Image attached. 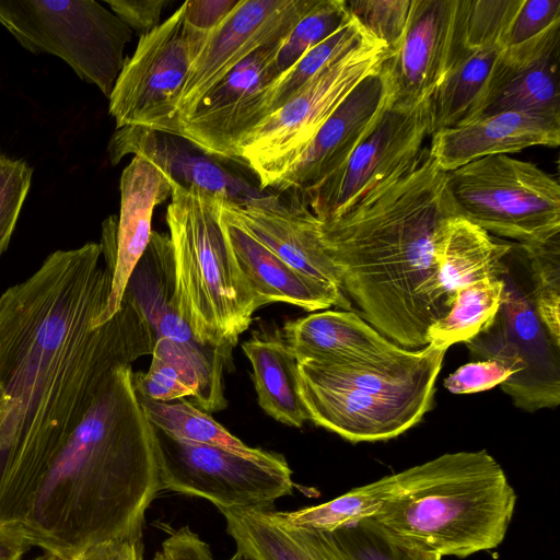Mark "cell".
Instances as JSON below:
<instances>
[{"instance_id":"60d3db41","label":"cell","mask_w":560,"mask_h":560,"mask_svg":"<svg viewBox=\"0 0 560 560\" xmlns=\"http://www.w3.org/2000/svg\"><path fill=\"white\" fill-rule=\"evenodd\" d=\"M560 22V0H523L516 11L503 48L525 43Z\"/></svg>"},{"instance_id":"8992f818","label":"cell","mask_w":560,"mask_h":560,"mask_svg":"<svg viewBox=\"0 0 560 560\" xmlns=\"http://www.w3.org/2000/svg\"><path fill=\"white\" fill-rule=\"evenodd\" d=\"M220 198L172 180L165 220L178 312L200 345L232 357L260 304L225 236Z\"/></svg>"},{"instance_id":"7a4b0ae2","label":"cell","mask_w":560,"mask_h":560,"mask_svg":"<svg viewBox=\"0 0 560 560\" xmlns=\"http://www.w3.org/2000/svg\"><path fill=\"white\" fill-rule=\"evenodd\" d=\"M460 215L442 171L427 149L419 163L346 212L319 221V240L342 292L378 332L397 346L429 345L428 331L451 311L436 248L444 224Z\"/></svg>"},{"instance_id":"8d00e7d4","label":"cell","mask_w":560,"mask_h":560,"mask_svg":"<svg viewBox=\"0 0 560 560\" xmlns=\"http://www.w3.org/2000/svg\"><path fill=\"white\" fill-rule=\"evenodd\" d=\"M348 560H441L382 527L373 517L332 532Z\"/></svg>"},{"instance_id":"603a6c76","label":"cell","mask_w":560,"mask_h":560,"mask_svg":"<svg viewBox=\"0 0 560 560\" xmlns=\"http://www.w3.org/2000/svg\"><path fill=\"white\" fill-rule=\"evenodd\" d=\"M220 212L225 236L260 307L285 303L308 312L330 306L352 310L349 298L340 289L291 267L231 217L221 201Z\"/></svg>"},{"instance_id":"7402d4cb","label":"cell","mask_w":560,"mask_h":560,"mask_svg":"<svg viewBox=\"0 0 560 560\" xmlns=\"http://www.w3.org/2000/svg\"><path fill=\"white\" fill-rule=\"evenodd\" d=\"M559 143L560 118L504 112L439 130L431 136L428 148L436 165L451 172L486 156Z\"/></svg>"},{"instance_id":"cb8c5ba5","label":"cell","mask_w":560,"mask_h":560,"mask_svg":"<svg viewBox=\"0 0 560 560\" xmlns=\"http://www.w3.org/2000/svg\"><path fill=\"white\" fill-rule=\"evenodd\" d=\"M119 189L112 288L94 328L119 311L129 277L149 244L154 209L171 197L172 179L149 160L133 156L121 173Z\"/></svg>"},{"instance_id":"b9f144b4","label":"cell","mask_w":560,"mask_h":560,"mask_svg":"<svg viewBox=\"0 0 560 560\" xmlns=\"http://www.w3.org/2000/svg\"><path fill=\"white\" fill-rule=\"evenodd\" d=\"M240 1L194 0L182 4L184 27L191 44L197 49V55L208 36L238 5Z\"/></svg>"},{"instance_id":"ba28073f","label":"cell","mask_w":560,"mask_h":560,"mask_svg":"<svg viewBox=\"0 0 560 560\" xmlns=\"http://www.w3.org/2000/svg\"><path fill=\"white\" fill-rule=\"evenodd\" d=\"M387 54L384 43L368 35L247 133L240 161L255 174L260 190L276 186L354 88L381 69Z\"/></svg>"},{"instance_id":"1f68e13d","label":"cell","mask_w":560,"mask_h":560,"mask_svg":"<svg viewBox=\"0 0 560 560\" xmlns=\"http://www.w3.org/2000/svg\"><path fill=\"white\" fill-rule=\"evenodd\" d=\"M396 483L395 474L357 487L328 502L284 512L289 523L332 533L362 520L373 517Z\"/></svg>"},{"instance_id":"f35d334b","label":"cell","mask_w":560,"mask_h":560,"mask_svg":"<svg viewBox=\"0 0 560 560\" xmlns=\"http://www.w3.org/2000/svg\"><path fill=\"white\" fill-rule=\"evenodd\" d=\"M33 167L0 151V257L7 250L26 200Z\"/></svg>"},{"instance_id":"e0dca14e","label":"cell","mask_w":560,"mask_h":560,"mask_svg":"<svg viewBox=\"0 0 560 560\" xmlns=\"http://www.w3.org/2000/svg\"><path fill=\"white\" fill-rule=\"evenodd\" d=\"M457 0H412L404 35L383 62L393 104L431 98L450 70Z\"/></svg>"},{"instance_id":"52a82bcc","label":"cell","mask_w":560,"mask_h":560,"mask_svg":"<svg viewBox=\"0 0 560 560\" xmlns=\"http://www.w3.org/2000/svg\"><path fill=\"white\" fill-rule=\"evenodd\" d=\"M0 24L32 54L62 59L109 98L132 31L93 0H0Z\"/></svg>"},{"instance_id":"9a60e30c","label":"cell","mask_w":560,"mask_h":560,"mask_svg":"<svg viewBox=\"0 0 560 560\" xmlns=\"http://www.w3.org/2000/svg\"><path fill=\"white\" fill-rule=\"evenodd\" d=\"M317 0H241L208 36L182 89L179 124L232 69L262 45L290 33Z\"/></svg>"},{"instance_id":"4fadbf2b","label":"cell","mask_w":560,"mask_h":560,"mask_svg":"<svg viewBox=\"0 0 560 560\" xmlns=\"http://www.w3.org/2000/svg\"><path fill=\"white\" fill-rule=\"evenodd\" d=\"M492 325L466 342L471 355H516L523 371L501 384L516 407L527 411L558 407L560 402L559 347L541 324L530 294L509 275Z\"/></svg>"},{"instance_id":"8fae6325","label":"cell","mask_w":560,"mask_h":560,"mask_svg":"<svg viewBox=\"0 0 560 560\" xmlns=\"http://www.w3.org/2000/svg\"><path fill=\"white\" fill-rule=\"evenodd\" d=\"M432 133L431 98L415 106L392 103L339 168L313 187L295 192L319 221L337 217L415 167Z\"/></svg>"},{"instance_id":"30bf717a","label":"cell","mask_w":560,"mask_h":560,"mask_svg":"<svg viewBox=\"0 0 560 560\" xmlns=\"http://www.w3.org/2000/svg\"><path fill=\"white\" fill-rule=\"evenodd\" d=\"M155 430L161 490L206 499L219 510L273 508L293 493L292 470L281 454L257 459Z\"/></svg>"},{"instance_id":"d590c367","label":"cell","mask_w":560,"mask_h":560,"mask_svg":"<svg viewBox=\"0 0 560 560\" xmlns=\"http://www.w3.org/2000/svg\"><path fill=\"white\" fill-rule=\"evenodd\" d=\"M351 16L345 0H317L282 43L272 61L276 78H280L306 51L345 25Z\"/></svg>"},{"instance_id":"d6986e66","label":"cell","mask_w":560,"mask_h":560,"mask_svg":"<svg viewBox=\"0 0 560 560\" xmlns=\"http://www.w3.org/2000/svg\"><path fill=\"white\" fill-rule=\"evenodd\" d=\"M220 201L231 217L291 267L342 291L319 240V221L295 191L289 199L265 194L241 203L222 196Z\"/></svg>"},{"instance_id":"c3c4849f","label":"cell","mask_w":560,"mask_h":560,"mask_svg":"<svg viewBox=\"0 0 560 560\" xmlns=\"http://www.w3.org/2000/svg\"><path fill=\"white\" fill-rule=\"evenodd\" d=\"M33 560H58V559H57V558H55V557H52V556H50V555L45 553V555H43V556H38V557H36V558H35V559H33Z\"/></svg>"},{"instance_id":"7bdbcfd3","label":"cell","mask_w":560,"mask_h":560,"mask_svg":"<svg viewBox=\"0 0 560 560\" xmlns=\"http://www.w3.org/2000/svg\"><path fill=\"white\" fill-rule=\"evenodd\" d=\"M105 3L132 32L140 36L161 24V14L170 0H106Z\"/></svg>"},{"instance_id":"d4e9b609","label":"cell","mask_w":560,"mask_h":560,"mask_svg":"<svg viewBox=\"0 0 560 560\" xmlns=\"http://www.w3.org/2000/svg\"><path fill=\"white\" fill-rule=\"evenodd\" d=\"M298 363L378 360L402 348L353 311H322L288 320L281 332Z\"/></svg>"},{"instance_id":"83f0119b","label":"cell","mask_w":560,"mask_h":560,"mask_svg":"<svg viewBox=\"0 0 560 560\" xmlns=\"http://www.w3.org/2000/svg\"><path fill=\"white\" fill-rule=\"evenodd\" d=\"M512 248L466 218L452 217L443 226L436 248L444 287L454 296L465 285L503 277L509 270L504 259Z\"/></svg>"},{"instance_id":"681fc988","label":"cell","mask_w":560,"mask_h":560,"mask_svg":"<svg viewBox=\"0 0 560 560\" xmlns=\"http://www.w3.org/2000/svg\"><path fill=\"white\" fill-rule=\"evenodd\" d=\"M151 560H167L164 553L160 550L158 551Z\"/></svg>"},{"instance_id":"484cf974","label":"cell","mask_w":560,"mask_h":560,"mask_svg":"<svg viewBox=\"0 0 560 560\" xmlns=\"http://www.w3.org/2000/svg\"><path fill=\"white\" fill-rule=\"evenodd\" d=\"M226 532L258 560H348L332 533L289 523L273 508L220 510Z\"/></svg>"},{"instance_id":"2e32d148","label":"cell","mask_w":560,"mask_h":560,"mask_svg":"<svg viewBox=\"0 0 560 560\" xmlns=\"http://www.w3.org/2000/svg\"><path fill=\"white\" fill-rule=\"evenodd\" d=\"M392 103L389 78L382 65L330 115L273 189L302 191L326 178L350 158Z\"/></svg>"},{"instance_id":"74e56055","label":"cell","mask_w":560,"mask_h":560,"mask_svg":"<svg viewBox=\"0 0 560 560\" xmlns=\"http://www.w3.org/2000/svg\"><path fill=\"white\" fill-rule=\"evenodd\" d=\"M412 0L346 1L351 15L364 31L384 43L388 51L399 44L407 26Z\"/></svg>"},{"instance_id":"5bb4252c","label":"cell","mask_w":560,"mask_h":560,"mask_svg":"<svg viewBox=\"0 0 560 560\" xmlns=\"http://www.w3.org/2000/svg\"><path fill=\"white\" fill-rule=\"evenodd\" d=\"M290 33L259 47L218 82L180 122L182 137L214 159L240 161L242 140L269 116L271 63Z\"/></svg>"},{"instance_id":"ab89813d","label":"cell","mask_w":560,"mask_h":560,"mask_svg":"<svg viewBox=\"0 0 560 560\" xmlns=\"http://www.w3.org/2000/svg\"><path fill=\"white\" fill-rule=\"evenodd\" d=\"M522 371L516 355H495L462 365L443 384L453 394H472L501 385Z\"/></svg>"},{"instance_id":"44dd1931","label":"cell","mask_w":560,"mask_h":560,"mask_svg":"<svg viewBox=\"0 0 560 560\" xmlns=\"http://www.w3.org/2000/svg\"><path fill=\"white\" fill-rule=\"evenodd\" d=\"M124 294L129 296L144 316L155 338H166L183 347L200 363L224 377V371L232 365V357L200 345L178 312L173 249L168 234L152 232Z\"/></svg>"},{"instance_id":"5b68a950","label":"cell","mask_w":560,"mask_h":560,"mask_svg":"<svg viewBox=\"0 0 560 560\" xmlns=\"http://www.w3.org/2000/svg\"><path fill=\"white\" fill-rule=\"evenodd\" d=\"M446 351L429 343L378 360L298 363L307 418L352 443L396 438L432 408Z\"/></svg>"},{"instance_id":"4316f807","label":"cell","mask_w":560,"mask_h":560,"mask_svg":"<svg viewBox=\"0 0 560 560\" xmlns=\"http://www.w3.org/2000/svg\"><path fill=\"white\" fill-rule=\"evenodd\" d=\"M242 350L252 364L259 407L283 424L302 428L308 418L299 394L298 362L281 331H253Z\"/></svg>"},{"instance_id":"f546056e","label":"cell","mask_w":560,"mask_h":560,"mask_svg":"<svg viewBox=\"0 0 560 560\" xmlns=\"http://www.w3.org/2000/svg\"><path fill=\"white\" fill-rule=\"evenodd\" d=\"M137 395L149 421L174 439L221 447L257 459L275 455L273 452L246 445L186 398L163 402L149 399L138 392Z\"/></svg>"},{"instance_id":"ee69618b","label":"cell","mask_w":560,"mask_h":560,"mask_svg":"<svg viewBox=\"0 0 560 560\" xmlns=\"http://www.w3.org/2000/svg\"><path fill=\"white\" fill-rule=\"evenodd\" d=\"M161 550L167 560H214L208 544L189 526L171 530Z\"/></svg>"},{"instance_id":"7c38bea8","label":"cell","mask_w":560,"mask_h":560,"mask_svg":"<svg viewBox=\"0 0 560 560\" xmlns=\"http://www.w3.org/2000/svg\"><path fill=\"white\" fill-rule=\"evenodd\" d=\"M197 56L184 27L180 5L148 34L141 35L109 96L116 128L143 127L182 137L178 98Z\"/></svg>"},{"instance_id":"3957f363","label":"cell","mask_w":560,"mask_h":560,"mask_svg":"<svg viewBox=\"0 0 560 560\" xmlns=\"http://www.w3.org/2000/svg\"><path fill=\"white\" fill-rule=\"evenodd\" d=\"M160 491L156 430L131 365H120L50 463L22 523L33 547L71 560L102 542L141 537Z\"/></svg>"},{"instance_id":"ffe728a7","label":"cell","mask_w":560,"mask_h":560,"mask_svg":"<svg viewBox=\"0 0 560 560\" xmlns=\"http://www.w3.org/2000/svg\"><path fill=\"white\" fill-rule=\"evenodd\" d=\"M107 154L112 165L128 154L144 158L177 184L196 186L237 203L265 195L259 187L229 171L220 160L177 135L122 127L112 135Z\"/></svg>"},{"instance_id":"7dc6e473","label":"cell","mask_w":560,"mask_h":560,"mask_svg":"<svg viewBox=\"0 0 560 560\" xmlns=\"http://www.w3.org/2000/svg\"><path fill=\"white\" fill-rule=\"evenodd\" d=\"M229 560H258L244 550L237 549L236 552Z\"/></svg>"},{"instance_id":"836d02e7","label":"cell","mask_w":560,"mask_h":560,"mask_svg":"<svg viewBox=\"0 0 560 560\" xmlns=\"http://www.w3.org/2000/svg\"><path fill=\"white\" fill-rule=\"evenodd\" d=\"M532 279L536 313L556 346H560V233L518 244Z\"/></svg>"},{"instance_id":"277c9868","label":"cell","mask_w":560,"mask_h":560,"mask_svg":"<svg viewBox=\"0 0 560 560\" xmlns=\"http://www.w3.org/2000/svg\"><path fill=\"white\" fill-rule=\"evenodd\" d=\"M395 477L373 516L389 533L441 558L464 559L504 540L517 495L486 450L445 453Z\"/></svg>"},{"instance_id":"f6af8a7d","label":"cell","mask_w":560,"mask_h":560,"mask_svg":"<svg viewBox=\"0 0 560 560\" xmlns=\"http://www.w3.org/2000/svg\"><path fill=\"white\" fill-rule=\"evenodd\" d=\"M71 560H143L142 536L92 546Z\"/></svg>"},{"instance_id":"4dcf8cb0","label":"cell","mask_w":560,"mask_h":560,"mask_svg":"<svg viewBox=\"0 0 560 560\" xmlns=\"http://www.w3.org/2000/svg\"><path fill=\"white\" fill-rule=\"evenodd\" d=\"M504 285L503 277L486 278L456 290L448 314L429 329L428 342L448 349L485 332L500 310Z\"/></svg>"},{"instance_id":"ac0fdd59","label":"cell","mask_w":560,"mask_h":560,"mask_svg":"<svg viewBox=\"0 0 560 560\" xmlns=\"http://www.w3.org/2000/svg\"><path fill=\"white\" fill-rule=\"evenodd\" d=\"M559 47L560 22L525 43L503 48L491 70L479 117L518 112L560 118Z\"/></svg>"},{"instance_id":"9c48e42d","label":"cell","mask_w":560,"mask_h":560,"mask_svg":"<svg viewBox=\"0 0 560 560\" xmlns=\"http://www.w3.org/2000/svg\"><path fill=\"white\" fill-rule=\"evenodd\" d=\"M462 217L518 244L560 233V186L536 164L498 154L447 172Z\"/></svg>"},{"instance_id":"d6a6232c","label":"cell","mask_w":560,"mask_h":560,"mask_svg":"<svg viewBox=\"0 0 560 560\" xmlns=\"http://www.w3.org/2000/svg\"><path fill=\"white\" fill-rule=\"evenodd\" d=\"M523 0H457L451 66L464 55L502 47ZM448 72V71H447Z\"/></svg>"},{"instance_id":"e575fe53","label":"cell","mask_w":560,"mask_h":560,"mask_svg":"<svg viewBox=\"0 0 560 560\" xmlns=\"http://www.w3.org/2000/svg\"><path fill=\"white\" fill-rule=\"evenodd\" d=\"M368 34L353 18L330 36L306 51L269 90V115L282 107L310 79L347 54Z\"/></svg>"},{"instance_id":"6da1fadb","label":"cell","mask_w":560,"mask_h":560,"mask_svg":"<svg viewBox=\"0 0 560 560\" xmlns=\"http://www.w3.org/2000/svg\"><path fill=\"white\" fill-rule=\"evenodd\" d=\"M114 266V249L100 243L58 249L0 295V521H23L113 370L152 354L154 332L126 294L94 328Z\"/></svg>"},{"instance_id":"f1b7e54d","label":"cell","mask_w":560,"mask_h":560,"mask_svg":"<svg viewBox=\"0 0 560 560\" xmlns=\"http://www.w3.org/2000/svg\"><path fill=\"white\" fill-rule=\"evenodd\" d=\"M502 49L475 50L452 65L431 96L433 133L479 117L491 70Z\"/></svg>"},{"instance_id":"bcb514c9","label":"cell","mask_w":560,"mask_h":560,"mask_svg":"<svg viewBox=\"0 0 560 560\" xmlns=\"http://www.w3.org/2000/svg\"><path fill=\"white\" fill-rule=\"evenodd\" d=\"M32 547L22 522H0V560H22Z\"/></svg>"}]
</instances>
